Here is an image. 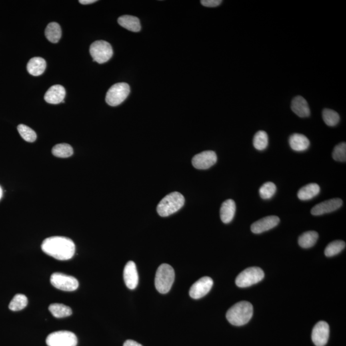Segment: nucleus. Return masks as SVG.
Masks as SVG:
<instances>
[{
    "mask_svg": "<svg viewBox=\"0 0 346 346\" xmlns=\"http://www.w3.org/2000/svg\"><path fill=\"white\" fill-rule=\"evenodd\" d=\"M332 156L335 161L345 163L346 161V143H341L336 146L333 149Z\"/></svg>",
    "mask_w": 346,
    "mask_h": 346,
    "instance_id": "nucleus-33",
    "label": "nucleus"
},
{
    "mask_svg": "<svg viewBox=\"0 0 346 346\" xmlns=\"http://www.w3.org/2000/svg\"><path fill=\"white\" fill-rule=\"evenodd\" d=\"M89 51L93 61L99 64L107 63L113 55V48L105 41L94 42L90 47Z\"/></svg>",
    "mask_w": 346,
    "mask_h": 346,
    "instance_id": "nucleus-7",
    "label": "nucleus"
},
{
    "mask_svg": "<svg viewBox=\"0 0 346 346\" xmlns=\"http://www.w3.org/2000/svg\"><path fill=\"white\" fill-rule=\"evenodd\" d=\"M320 193V187L317 183H309L299 189L297 193V197L300 200L307 201L313 199Z\"/></svg>",
    "mask_w": 346,
    "mask_h": 346,
    "instance_id": "nucleus-22",
    "label": "nucleus"
},
{
    "mask_svg": "<svg viewBox=\"0 0 346 346\" xmlns=\"http://www.w3.org/2000/svg\"><path fill=\"white\" fill-rule=\"evenodd\" d=\"M253 313V305L249 302L240 301L228 311L227 319L232 325L241 327L250 321Z\"/></svg>",
    "mask_w": 346,
    "mask_h": 346,
    "instance_id": "nucleus-2",
    "label": "nucleus"
},
{
    "mask_svg": "<svg viewBox=\"0 0 346 346\" xmlns=\"http://www.w3.org/2000/svg\"><path fill=\"white\" fill-rule=\"evenodd\" d=\"M277 192V186L273 182H266L261 188L259 193L264 199H271Z\"/></svg>",
    "mask_w": 346,
    "mask_h": 346,
    "instance_id": "nucleus-31",
    "label": "nucleus"
},
{
    "mask_svg": "<svg viewBox=\"0 0 346 346\" xmlns=\"http://www.w3.org/2000/svg\"><path fill=\"white\" fill-rule=\"evenodd\" d=\"M236 212L235 201L232 199H228L222 204L220 209V217L221 221L225 224H229L233 220Z\"/></svg>",
    "mask_w": 346,
    "mask_h": 346,
    "instance_id": "nucleus-18",
    "label": "nucleus"
},
{
    "mask_svg": "<svg viewBox=\"0 0 346 346\" xmlns=\"http://www.w3.org/2000/svg\"><path fill=\"white\" fill-rule=\"evenodd\" d=\"M50 281L54 287L64 291H75L79 286V281L75 277L61 273H53Z\"/></svg>",
    "mask_w": 346,
    "mask_h": 346,
    "instance_id": "nucleus-9",
    "label": "nucleus"
},
{
    "mask_svg": "<svg viewBox=\"0 0 346 346\" xmlns=\"http://www.w3.org/2000/svg\"><path fill=\"white\" fill-rule=\"evenodd\" d=\"M124 281L129 289H135L139 283V276L135 264L129 261L126 264L123 272Z\"/></svg>",
    "mask_w": 346,
    "mask_h": 346,
    "instance_id": "nucleus-15",
    "label": "nucleus"
},
{
    "mask_svg": "<svg viewBox=\"0 0 346 346\" xmlns=\"http://www.w3.org/2000/svg\"><path fill=\"white\" fill-rule=\"evenodd\" d=\"M222 3L221 0H201V3L205 7H215Z\"/></svg>",
    "mask_w": 346,
    "mask_h": 346,
    "instance_id": "nucleus-34",
    "label": "nucleus"
},
{
    "mask_svg": "<svg viewBox=\"0 0 346 346\" xmlns=\"http://www.w3.org/2000/svg\"><path fill=\"white\" fill-rule=\"evenodd\" d=\"M45 35L47 39L51 43H57L61 39L62 36L61 26L55 22L49 23L46 28Z\"/></svg>",
    "mask_w": 346,
    "mask_h": 346,
    "instance_id": "nucleus-23",
    "label": "nucleus"
},
{
    "mask_svg": "<svg viewBox=\"0 0 346 346\" xmlns=\"http://www.w3.org/2000/svg\"><path fill=\"white\" fill-rule=\"evenodd\" d=\"M343 200L340 198H333L316 205L311 210L313 215H321L337 211L343 206Z\"/></svg>",
    "mask_w": 346,
    "mask_h": 346,
    "instance_id": "nucleus-13",
    "label": "nucleus"
},
{
    "mask_svg": "<svg viewBox=\"0 0 346 346\" xmlns=\"http://www.w3.org/2000/svg\"><path fill=\"white\" fill-rule=\"evenodd\" d=\"M268 142H269L268 135L265 131H259L254 136L253 142L254 147L259 151H263L267 148Z\"/></svg>",
    "mask_w": 346,
    "mask_h": 346,
    "instance_id": "nucleus-27",
    "label": "nucleus"
},
{
    "mask_svg": "<svg viewBox=\"0 0 346 346\" xmlns=\"http://www.w3.org/2000/svg\"><path fill=\"white\" fill-rule=\"evenodd\" d=\"M52 153L57 157L68 158L73 155V149L68 144H59L53 148Z\"/></svg>",
    "mask_w": 346,
    "mask_h": 346,
    "instance_id": "nucleus-26",
    "label": "nucleus"
},
{
    "mask_svg": "<svg viewBox=\"0 0 346 346\" xmlns=\"http://www.w3.org/2000/svg\"><path fill=\"white\" fill-rule=\"evenodd\" d=\"M47 67V63L45 60L41 57H34L30 60L27 65V71L31 75H41L45 71Z\"/></svg>",
    "mask_w": 346,
    "mask_h": 346,
    "instance_id": "nucleus-20",
    "label": "nucleus"
},
{
    "mask_svg": "<svg viewBox=\"0 0 346 346\" xmlns=\"http://www.w3.org/2000/svg\"><path fill=\"white\" fill-rule=\"evenodd\" d=\"M131 93V87L129 84L118 83L112 86L106 95V102L112 107L119 105L123 103Z\"/></svg>",
    "mask_w": 346,
    "mask_h": 346,
    "instance_id": "nucleus-5",
    "label": "nucleus"
},
{
    "mask_svg": "<svg viewBox=\"0 0 346 346\" xmlns=\"http://www.w3.org/2000/svg\"><path fill=\"white\" fill-rule=\"evenodd\" d=\"M118 23L122 27L133 33H139L141 29L139 19L133 16L125 15L120 17L118 19Z\"/></svg>",
    "mask_w": 346,
    "mask_h": 346,
    "instance_id": "nucleus-21",
    "label": "nucleus"
},
{
    "mask_svg": "<svg viewBox=\"0 0 346 346\" xmlns=\"http://www.w3.org/2000/svg\"><path fill=\"white\" fill-rule=\"evenodd\" d=\"M263 269L257 267L247 268L238 275L235 280L236 285L239 287L245 288L255 285L263 280L264 278Z\"/></svg>",
    "mask_w": 346,
    "mask_h": 346,
    "instance_id": "nucleus-6",
    "label": "nucleus"
},
{
    "mask_svg": "<svg viewBox=\"0 0 346 346\" xmlns=\"http://www.w3.org/2000/svg\"><path fill=\"white\" fill-rule=\"evenodd\" d=\"M319 234L316 231H309L302 234L298 239V243L300 247L305 249L313 247L317 243Z\"/></svg>",
    "mask_w": 346,
    "mask_h": 346,
    "instance_id": "nucleus-24",
    "label": "nucleus"
},
{
    "mask_svg": "<svg viewBox=\"0 0 346 346\" xmlns=\"http://www.w3.org/2000/svg\"><path fill=\"white\" fill-rule=\"evenodd\" d=\"M28 305V299L26 296L18 294L12 299L9 304V309L12 311H20L25 309Z\"/></svg>",
    "mask_w": 346,
    "mask_h": 346,
    "instance_id": "nucleus-29",
    "label": "nucleus"
},
{
    "mask_svg": "<svg viewBox=\"0 0 346 346\" xmlns=\"http://www.w3.org/2000/svg\"><path fill=\"white\" fill-rule=\"evenodd\" d=\"M280 221V219L277 216H267L252 224L251 231L255 234L264 233L277 227Z\"/></svg>",
    "mask_w": 346,
    "mask_h": 346,
    "instance_id": "nucleus-14",
    "label": "nucleus"
},
{
    "mask_svg": "<svg viewBox=\"0 0 346 346\" xmlns=\"http://www.w3.org/2000/svg\"><path fill=\"white\" fill-rule=\"evenodd\" d=\"M291 109L300 117H307L311 115L309 104L303 97L297 96L292 101Z\"/></svg>",
    "mask_w": 346,
    "mask_h": 346,
    "instance_id": "nucleus-17",
    "label": "nucleus"
},
{
    "mask_svg": "<svg viewBox=\"0 0 346 346\" xmlns=\"http://www.w3.org/2000/svg\"><path fill=\"white\" fill-rule=\"evenodd\" d=\"M217 155L213 151H205L195 155L192 160L194 167L198 169H207L217 163Z\"/></svg>",
    "mask_w": 346,
    "mask_h": 346,
    "instance_id": "nucleus-11",
    "label": "nucleus"
},
{
    "mask_svg": "<svg viewBox=\"0 0 346 346\" xmlns=\"http://www.w3.org/2000/svg\"><path fill=\"white\" fill-rule=\"evenodd\" d=\"M17 131L21 137L29 143H33L37 139V134L28 126L19 125L17 127Z\"/></svg>",
    "mask_w": 346,
    "mask_h": 346,
    "instance_id": "nucleus-32",
    "label": "nucleus"
},
{
    "mask_svg": "<svg viewBox=\"0 0 346 346\" xmlns=\"http://www.w3.org/2000/svg\"><path fill=\"white\" fill-rule=\"evenodd\" d=\"M96 0H81L79 1L80 3L83 4V5H89V4H92L97 2Z\"/></svg>",
    "mask_w": 346,
    "mask_h": 346,
    "instance_id": "nucleus-36",
    "label": "nucleus"
},
{
    "mask_svg": "<svg viewBox=\"0 0 346 346\" xmlns=\"http://www.w3.org/2000/svg\"><path fill=\"white\" fill-rule=\"evenodd\" d=\"M66 90L63 86L55 85L51 86L45 94V99L47 103L57 105L65 103Z\"/></svg>",
    "mask_w": 346,
    "mask_h": 346,
    "instance_id": "nucleus-16",
    "label": "nucleus"
},
{
    "mask_svg": "<svg viewBox=\"0 0 346 346\" xmlns=\"http://www.w3.org/2000/svg\"><path fill=\"white\" fill-rule=\"evenodd\" d=\"M346 247V243L343 241H335L330 243L326 247L325 254L327 257H331L341 253Z\"/></svg>",
    "mask_w": 346,
    "mask_h": 346,
    "instance_id": "nucleus-28",
    "label": "nucleus"
},
{
    "mask_svg": "<svg viewBox=\"0 0 346 346\" xmlns=\"http://www.w3.org/2000/svg\"><path fill=\"white\" fill-rule=\"evenodd\" d=\"M49 311L52 315L56 318H63L71 315V308L63 304L53 303L49 305Z\"/></svg>",
    "mask_w": 346,
    "mask_h": 346,
    "instance_id": "nucleus-25",
    "label": "nucleus"
},
{
    "mask_svg": "<svg viewBox=\"0 0 346 346\" xmlns=\"http://www.w3.org/2000/svg\"><path fill=\"white\" fill-rule=\"evenodd\" d=\"M184 203L183 196L178 192H174L161 200L157 206V213L161 217H167L181 210Z\"/></svg>",
    "mask_w": 346,
    "mask_h": 346,
    "instance_id": "nucleus-3",
    "label": "nucleus"
},
{
    "mask_svg": "<svg viewBox=\"0 0 346 346\" xmlns=\"http://www.w3.org/2000/svg\"><path fill=\"white\" fill-rule=\"evenodd\" d=\"M2 195H3V191H2L1 187H0V199H1Z\"/></svg>",
    "mask_w": 346,
    "mask_h": 346,
    "instance_id": "nucleus-37",
    "label": "nucleus"
},
{
    "mask_svg": "<svg viewBox=\"0 0 346 346\" xmlns=\"http://www.w3.org/2000/svg\"><path fill=\"white\" fill-rule=\"evenodd\" d=\"M46 342L49 346H77L78 339L71 331H59L49 334Z\"/></svg>",
    "mask_w": 346,
    "mask_h": 346,
    "instance_id": "nucleus-8",
    "label": "nucleus"
},
{
    "mask_svg": "<svg viewBox=\"0 0 346 346\" xmlns=\"http://www.w3.org/2000/svg\"><path fill=\"white\" fill-rule=\"evenodd\" d=\"M123 346H143L140 345L139 343H137V342L132 341V340H128L124 343Z\"/></svg>",
    "mask_w": 346,
    "mask_h": 346,
    "instance_id": "nucleus-35",
    "label": "nucleus"
},
{
    "mask_svg": "<svg viewBox=\"0 0 346 346\" xmlns=\"http://www.w3.org/2000/svg\"><path fill=\"white\" fill-rule=\"evenodd\" d=\"M41 249L44 253L59 261H67L75 253V245L69 238L55 236L43 242Z\"/></svg>",
    "mask_w": 346,
    "mask_h": 346,
    "instance_id": "nucleus-1",
    "label": "nucleus"
},
{
    "mask_svg": "<svg viewBox=\"0 0 346 346\" xmlns=\"http://www.w3.org/2000/svg\"><path fill=\"white\" fill-rule=\"evenodd\" d=\"M175 271L171 265L164 264L158 268L155 276V287L161 294L169 293L175 281Z\"/></svg>",
    "mask_w": 346,
    "mask_h": 346,
    "instance_id": "nucleus-4",
    "label": "nucleus"
},
{
    "mask_svg": "<svg viewBox=\"0 0 346 346\" xmlns=\"http://www.w3.org/2000/svg\"><path fill=\"white\" fill-rule=\"evenodd\" d=\"M214 281L211 278L204 277L194 283L189 291V295L195 299L205 297L211 291Z\"/></svg>",
    "mask_w": 346,
    "mask_h": 346,
    "instance_id": "nucleus-10",
    "label": "nucleus"
},
{
    "mask_svg": "<svg viewBox=\"0 0 346 346\" xmlns=\"http://www.w3.org/2000/svg\"><path fill=\"white\" fill-rule=\"evenodd\" d=\"M323 119L325 123L329 127H334L339 123V114L333 110L326 109L323 111Z\"/></svg>",
    "mask_w": 346,
    "mask_h": 346,
    "instance_id": "nucleus-30",
    "label": "nucleus"
},
{
    "mask_svg": "<svg viewBox=\"0 0 346 346\" xmlns=\"http://www.w3.org/2000/svg\"><path fill=\"white\" fill-rule=\"evenodd\" d=\"M289 145L296 151H304L309 148L310 141L305 135L295 133L289 138Z\"/></svg>",
    "mask_w": 346,
    "mask_h": 346,
    "instance_id": "nucleus-19",
    "label": "nucleus"
},
{
    "mask_svg": "<svg viewBox=\"0 0 346 346\" xmlns=\"http://www.w3.org/2000/svg\"><path fill=\"white\" fill-rule=\"evenodd\" d=\"M330 327L325 321H319L313 327L312 340L316 346H325L329 341Z\"/></svg>",
    "mask_w": 346,
    "mask_h": 346,
    "instance_id": "nucleus-12",
    "label": "nucleus"
}]
</instances>
